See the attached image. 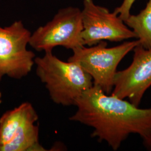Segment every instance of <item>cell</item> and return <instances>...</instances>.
<instances>
[{"instance_id": "cell-9", "label": "cell", "mask_w": 151, "mask_h": 151, "mask_svg": "<svg viewBox=\"0 0 151 151\" xmlns=\"http://www.w3.org/2000/svg\"><path fill=\"white\" fill-rule=\"evenodd\" d=\"M124 22L136 34L140 45L151 49V0L138 15H130Z\"/></svg>"}, {"instance_id": "cell-2", "label": "cell", "mask_w": 151, "mask_h": 151, "mask_svg": "<svg viewBox=\"0 0 151 151\" xmlns=\"http://www.w3.org/2000/svg\"><path fill=\"white\" fill-rule=\"evenodd\" d=\"M36 73L45 85L51 100L63 106L75 105L82 94L93 86L91 76L78 62H64L46 51L34 60Z\"/></svg>"}, {"instance_id": "cell-11", "label": "cell", "mask_w": 151, "mask_h": 151, "mask_svg": "<svg viewBox=\"0 0 151 151\" xmlns=\"http://www.w3.org/2000/svg\"><path fill=\"white\" fill-rule=\"evenodd\" d=\"M136 0H123V3L119 7H116L114 12L119 15V17L123 21L126 20L130 15V10Z\"/></svg>"}, {"instance_id": "cell-7", "label": "cell", "mask_w": 151, "mask_h": 151, "mask_svg": "<svg viewBox=\"0 0 151 151\" xmlns=\"http://www.w3.org/2000/svg\"><path fill=\"white\" fill-rule=\"evenodd\" d=\"M133 60L128 67L118 71L115 76L111 95L139 107L147 90L151 86V49L140 44L133 49Z\"/></svg>"}, {"instance_id": "cell-1", "label": "cell", "mask_w": 151, "mask_h": 151, "mask_svg": "<svg viewBox=\"0 0 151 151\" xmlns=\"http://www.w3.org/2000/svg\"><path fill=\"white\" fill-rule=\"evenodd\" d=\"M77 110L70 120L93 128L92 137L105 142L114 151L132 134L139 135L151 150V107L141 109L93 85L76 102Z\"/></svg>"}, {"instance_id": "cell-4", "label": "cell", "mask_w": 151, "mask_h": 151, "mask_svg": "<svg viewBox=\"0 0 151 151\" xmlns=\"http://www.w3.org/2000/svg\"><path fill=\"white\" fill-rule=\"evenodd\" d=\"M81 10L75 7L60 9L53 19L32 34L29 45L37 51H52L61 46L74 49L83 45Z\"/></svg>"}, {"instance_id": "cell-6", "label": "cell", "mask_w": 151, "mask_h": 151, "mask_svg": "<svg viewBox=\"0 0 151 151\" xmlns=\"http://www.w3.org/2000/svg\"><path fill=\"white\" fill-rule=\"evenodd\" d=\"M83 45L91 47L101 41L118 42L132 38L136 34L119 16L108 9L96 5L93 0H83L81 10Z\"/></svg>"}, {"instance_id": "cell-8", "label": "cell", "mask_w": 151, "mask_h": 151, "mask_svg": "<svg viewBox=\"0 0 151 151\" xmlns=\"http://www.w3.org/2000/svg\"><path fill=\"white\" fill-rule=\"evenodd\" d=\"M38 119L36 110L28 102L7 111L0 118V149Z\"/></svg>"}, {"instance_id": "cell-12", "label": "cell", "mask_w": 151, "mask_h": 151, "mask_svg": "<svg viewBox=\"0 0 151 151\" xmlns=\"http://www.w3.org/2000/svg\"><path fill=\"white\" fill-rule=\"evenodd\" d=\"M2 103V93L0 91V104Z\"/></svg>"}, {"instance_id": "cell-3", "label": "cell", "mask_w": 151, "mask_h": 151, "mask_svg": "<svg viewBox=\"0 0 151 151\" xmlns=\"http://www.w3.org/2000/svg\"><path fill=\"white\" fill-rule=\"evenodd\" d=\"M139 44V41L137 40L108 48L107 43L101 41L91 47L82 46L73 49V54L68 60L78 62L91 76L93 85L110 95L113 90L119 63Z\"/></svg>"}, {"instance_id": "cell-10", "label": "cell", "mask_w": 151, "mask_h": 151, "mask_svg": "<svg viewBox=\"0 0 151 151\" xmlns=\"http://www.w3.org/2000/svg\"><path fill=\"white\" fill-rule=\"evenodd\" d=\"M39 126L32 124L10 142L3 146L0 151H45L39 138Z\"/></svg>"}, {"instance_id": "cell-5", "label": "cell", "mask_w": 151, "mask_h": 151, "mask_svg": "<svg viewBox=\"0 0 151 151\" xmlns=\"http://www.w3.org/2000/svg\"><path fill=\"white\" fill-rule=\"evenodd\" d=\"M31 35L21 20L0 26V81L5 76L19 80L31 72L35 58L27 49Z\"/></svg>"}]
</instances>
